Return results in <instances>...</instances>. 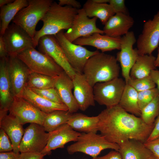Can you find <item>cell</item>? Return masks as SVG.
Listing matches in <instances>:
<instances>
[{
    "label": "cell",
    "instance_id": "6da1fadb",
    "mask_svg": "<svg viewBox=\"0 0 159 159\" xmlns=\"http://www.w3.org/2000/svg\"><path fill=\"white\" fill-rule=\"evenodd\" d=\"M98 130L109 142L119 146L130 140L145 143L154 126L140 117L128 112L118 105L106 108L98 115Z\"/></svg>",
    "mask_w": 159,
    "mask_h": 159
},
{
    "label": "cell",
    "instance_id": "d6a6232c",
    "mask_svg": "<svg viewBox=\"0 0 159 159\" xmlns=\"http://www.w3.org/2000/svg\"><path fill=\"white\" fill-rule=\"evenodd\" d=\"M141 112L140 117L145 123L150 125L154 124L159 115V95L143 108Z\"/></svg>",
    "mask_w": 159,
    "mask_h": 159
},
{
    "label": "cell",
    "instance_id": "484cf974",
    "mask_svg": "<svg viewBox=\"0 0 159 159\" xmlns=\"http://www.w3.org/2000/svg\"><path fill=\"white\" fill-rule=\"evenodd\" d=\"M99 116L89 117L81 113H73L67 123L74 130L84 133L98 131Z\"/></svg>",
    "mask_w": 159,
    "mask_h": 159
},
{
    "label": "cell",
    "instance_id": "4316f807",
    "mask_svg": "<svg viewBox=\"0 0 159 159\" xmlns=\"http://www.w3.org/2000/svg\"><path fill=\"white\" fill-rule=\"evenodd\" d=\"M156 58L152 54L139 55L130 70V78L139 79L150 76L151 71L156 69Z\"/></svg>",
    "mask_w": 159,
    "mask_h": 159
},
{
    "label": "cell",
    "instance_id": "8d00e7d4",
    "mask_svg": "<svg viewBox=\"0 0 159 159\" xmlns=\"http://www.w3.org/2000/svg\"><path fill=\"white\" fill-rule=\"evenodd\" d=\"M9 138L5 131L2 129L0 128V152H1L13 150L12 145Z\"/></svg>",
    "mask_w": 159,
    "mask_h": 159
},
{
    "label": "cell",
    "instance_id": "7dc6e473",
    "mask_svg": "<svg viewBox=\"0 0 159 159\" xmlns=\"http://www.w3.org/2000/svg\"><path fill=\"white\" fill-rule=\"evenodd\" d=\"M14 1V0H0V7H1L4 6L11 3Z\"/></svg>",
    "mask_w": 159,
    "mask_h": 159
},
{
    "label": "cell",
    "instance_id": "2e32d148",
    "mask_svg": "<svg viewBox=\"0 0 159 159\" xmlns=\"http://www.w3.org/2000/svg\"><path fill=\"white\" fill-rule=\"evenodd\" d=\"M8 71L14 97H22L32 72L17 56H8Z\"/></svg>",
    "mask_w": 159,
    "mask_h": 159
},
{
    "label": "cell",
    "instance_id": "7bdbcfd3",
    "mask_svg": "<svg viewBox=\"0 0 159 159\" xmlns=\"http://www.w3.org/2000/svg\"><path fill=\"white\" fill-rule=\"evenodd\" d=\"M92 159H122V158L119 152L115 150L110 151L104 156H97Z\"/></svg>",
    "mask_w": 159,
    "mask_h": 159
},
{
    "label": "cell",
    "instance_id": "60d3db41",
    "mask_svg": "<svg viewBox=\"0 0 159 159\" xmlns=\"http://www.w3.org/2000/svg\"><path fill=\"white\" fill-rule=\"evenodd\" d=\"M159 138V115L154 122L153 129L146 141H151Z\"/></svg>",
    "mask_w": 159,
    "mask_h": 159
},
{
    "label": "cell",
    "instance_id": "4fadbf2b",
    "mask_svg": "<svg viewBox=\"0 0 159 159\" xmlns=\"http://www.w3.org/2000/svg\"><path fill=\"white\" fill-rule=\"evenodd\" d=\"M43 126L31 123L24 130L19 146L20 153H41L47 143L49 133H47Z\"/></svg>",
    "mask_w": 159,
    "mask_h": 159
},
{
    "label": "cell",
    "instance_id": "9a60e30c",
    "mask_svg": "<svg viewBox=\"0 0 159 159\" xmlns=\"http://www.w3.org/2000/svg\"><path fill=\"white\" fill-rule=\"evenodd\" d=\"M97 18L89 17L83 8L78 9L70 28L64 35L69 42H73L76 39L95 33L103 34L102 30L96 24Z\"/></svg>",
    "mask_w": 159,
    "mask_h": 159
},
{
    "label": "cell",
    "instance_id": "f546056e",
    "mask_svg": "<svg viewBox=\"0 0 159 159\" xmlns=\"http://www.w3.org/2000/svg\"><path fill=\"white\" fill-rule=\"evenodd\" d=\"M118 105L126 112L140 117L141 110L138 104V92L126 84Z\"/></svg>",
    "mask_w": 159,
    "mask_h": 159
},
{
    "label": "cell",
    "instance_id": "8fae6325",
    "mask_svg": "<svg viewBox=\"0 0 159 159\" xmlns=\"http://www.w3.org/2000/svg\"><path fill=\"white\" fill-rule=\"evenodd\" d=\"M9 111L22 125L30 123L42 126L47 115L22 97H14Z\"/></svg>",
    "mask_w": 159,
    "mask_h": 159
},
{
    "label": "cell",
    "instance_id": "d590c367",
    "mask_svg": "<svg viewBox=\"0 0 159 159\" xmlns=\"http://www.w3.org/2000/svg\"><path fill=\"white\" fill-rule=\"evenodd\" d=\"M40 96L53 102L64 104L54 88L44 90L31 89Z\"/></svg>",
    "mask_w": 159,
    "mask_h": 159
},
{
    "label": "cell",
    "instance_id": "f6af8a7d",
    "mask_svg": "<svg viewBox=\"0 0 159 159\" xmlns=\"http://www.w3.org/2000/svg\"><path fill=\"white\" fill-rule=\"evenodd\" d=\"M151 80L157 85V88L159 92V70H152L150 75Z\"/></svg>",
    "mask_w": 159,
    "mask_h": 159
},
{
    "label": "cell",
    "instance_id": "52a82bcc",
    "mask_svg": "<svg viewBox=\"0 0 159 159\" xmlns=\"http://www.w3.org/2000/svg\"><path fill=\"white\" fill-rule=\"evenodd\" d=\"M54 36L69 64L76 72L83 73L85 66L89 59L99 52L97 50H89L82 46L70 42L65 37L64 30Z\"/></svg>",
    "mask_w": 159,
    "mask_h": 159
},
{
    "label": "cell",
    "instance_id": "7402d4cb",
    "mask_svg": "<svg viewBox=\"0 0 159 159\" xmlns=\"http://www.w3.org/2000/svg\"><path fill=\"white\" fill-rule=\"evenodd\" d=\"M134 23L133 19L129 15L116 13L107 21L102 30L104 34L108 36L121 37L129 32Z\"/></svg>",
    "mask_w": 159,
    "mask_h": 159
},
{
    "label": "cell",
    "instance_id": "836d02e7",
    "mask_svg": "<svg viewBox=\"0 0 159 159\" xmlns=\"http://www.w3.org/2000/svg\"><path fill=\"white\" fill-rule=\"evenodd\" d=\"M126 84L131 86L138 92L155 88L156 85L150 76L139 79L130 78Z\"/></svg>",
    "mask_w": 159,
    "mask_h": 159
},
{
    "label": "cell",
    "instance_id": "5bb4252c",
    "mask_svg": "<svg viewBox=\"0 0 159 159\" xmlns=\"http://www.w3.org/2000/svg\"><path fill=\"white\" fill-rule=\"evenodd\" d=\"M37 46L41 52L50 56L73 79L76 72L69 64L54 35H46L42 37L39 40Z\"/></svg>",
    "mask_w": 159,
    "mask_h": 159
},
{
    "label": "cell",
    "instance_id": "816d5d0a",
    "mask_svg": "<svg viewBox=\"0 0 159 159\" xmlns=\"http://www.w3.org/2000/svg\"></svg>",
    "mask_w": 159,
    "mask_h": 159
},
{
    "label": "cell",
    "instance_id": "4dcf8cb0",
    "mask_svg": "<svg viewBox=\"0 0 159 159\" xmlns=\"http://www.w3.org/2000/svg\"><path fill=\"white\" fill-rule=\"evenodd\" d=\"M72 114L68 111L57 110L47 114L42 126L46 131L52 132L67 123Z\"/></svg>",
    "mask_w": 159,
    "mask_h": 159
},
{
    "label": "cell",
    "instance_id": "5b68a950",
    "mask_svg": "<svg viewBox=\"0 0 159 159\" xmlns=\"http://www.w3.org/2000/svg\"><path fill=\"white\" fill-rule=\"evenodd\" d=\"M107 149L118 151L120 146L109 142L101 135L94 132H82L77 141L67 147V150L70 154L81 152L93 158L97 157L102 150Z\"/></svg>",
    "mask_w": 159,
    "mask_h": 159
},
{
    "label": "cell",
    "instance_id": "ba28073f",
    "mask_svg": "<svg viewBox=\"0 0 159 159\" xmlns=\"http://www.w3.org/2000/svg\"><path fill=\"white\" fill-rule=\"evenodd\" d=\"M126 84L125 80L119 77L96 83L93 87L95 101L107 108L118 105Z\"/></svg>",
    "mask_w": 159,
    "mask_h": 159
},
{
    "label": "cell",
    "instance_id": "7a4b0ae2",
    "mask_svg": "<svg viewBox=\"0 0 159 159\" xmlns=\"http://www.w3.org/2000/svg\"><path fill=\"white\" fill-rule=\"evenodd\" d=\"M78 9L71 6H60L54 1L41 20L42 28L36 31L33 38L34 47L38 45L40 38L46 35H54L71 27Z\"/></svg>",
    "mask_w": 159,
    "mask_h": 159
},
{
    "label": "cell",
    "instance_id": "83f0119b",
    "mask_svg": "<svg viewBox=\"0 0 159 159\" xmlns=\"http://www.w3.org/2000/svg\"><path fill=\"white\" fill-rule=\"evenodd\" d=\"M28 4V0H15L0 7V35L4 34L11 21L21 9Z\"/></svg>",
    "mask_w": 159,
    "mask_h": 159
},
{
    "label": "cell",
    "instance_id": "1f68e13d",
    "mask_svg": "<svg viewBox=\"0 0 159 159\" xmlns=\"http://www.w3.org/2000/svg\"><path fill=\"white\" fill-rule=\"evenodd\" d=\"M26 87L37 90L54 88V77L32 72L28 77Z\"/></svg>",
    "mask_w": 159,
    "mask_h": 159
},
{
    "label": "cell",
    "instance_id": "e0dca14e",
    "mask_svg": "<svg viewBox=\"0 0 159 159\" xmlns=\"http://www.w3.org/2000/svg\"><path fill=\"white\" fill-rule=\"evenodd\" d=\"M48 133L47 143L41 153L45 156L50 155L52 150L64 148V145L69 142L77 141L81 134L80 132L74 130L67 123L64 124Z\"/></svg>",
    "mask_w": 159,
    "mask_h": 159
},
{
    "label": "cell",
    "instance_id": "74e56055",
    "mask_svg": "<svg viewBox=\"0 0 159 159\" xmlns=\"http://www.w3.org/2000/svg\"><path fill=\"white\" fill-rule=\"evenodd\" d=\"M109 4L113 9L115 14L122 13L129 15L124 0H109Z\"/></svg>",
    "mask_w": 159,
    "mask_h": 159
},
{
    "label": "cell",
    "instance_id": "603a6c76",
    "mask_svg": "<svg viewBox=\"0 0 159 159\" xmlns=\"http://www.w3.org/2000/svg\"><path fill=\"white\" fill-rule=\"evenodd\" d=\"M0 126L9 137L12 145L13 151L20 153L19 146L24 131L22 125L9 114L0 119Z\"/></svg>",
    "mask_w": 159,
    "mask_h": 159
},
{
    "label": "cell",
    "instance_id": "bcb514c9",
    "mask_svg": "<svg viewBox=\"0 0 159 159\" xmlns=\"http://www.w3.org/2000/svg\"><path fill=\"white\" fill-rule=\"evenodd\" d=\"M8 57L5 44L1 35H0V57L2 58Z\"/></svg>",
    "mask_w": 159,
    "mask_h": 159
},
{
    "label": "cell",
    "instance_id": "f907efd6",
    "mask_svg": "<svg viewBox=\"0 0 159 159\" xmlns=\"http://www.w3.org/2000/svg\"><path fill=\"white\" fill-rule=\"evenodd\" d=\"M148 159H159V158L153 153Z\"/></svg>",
    "mask_w": 159,
    "mask_h": 159
},
{
    "label": "cell",
    "instance_id": "ffe728a7",
    "mask_svg": "<svg viewBox=\"0 0 159 159\" xmlns=\"http://www.w3.org/2000/svg\"><path fill=\"white\" fill-rule=\"evenodd\" d=\"M54 87L70 112L73 113L79 110L72 92L74 88L72 80L64 71L54 77Z\"/></svg>",
    "mask_w": 159,
    "mask_h": 159
},
{
    "label": "cell",
    "instance_id": "f1b7e54d",
    "mask_svg": "<svg viewBox=\"0 0 159 159\" xmlns=\"http://www.w3.org/2000/svg\"><path fill=\"white\" fill-rule=\"evenodd\" d=\"M87 16L99 18L102 24L104 25L115 13L109 4H99L92 0H87L82 8Z\"/></svg>",
    "mask_w": 159,
    "mask_h": 159
},
{
    "label": "cell",
    "instance_id": "f35d334b",
    "mask_svg": "<svg viewBox=\"0 0 159 159\" xmlns=\"http://www.w3.org/2000/svg\"><path fill=\"white\" fill-rule=\"evenodd\" d=\"M144 144L147 148L159 158V138L151 141H146Z\"/></svg>",
    "mask_w": 159,
    "mask_h": 159
},
{
    "label": "cell",
    "instance_id": "ac0fdd59",
    "mask_svg": "<svg viewBox=\"0 0 159 159\" xmlns=\"http://www.w3.org/2000/svg\"><path fill=\"white\" fill-rule=\"evenodd\" d=\"M72 80L73 95L79 109L85 111L90 106L95 105L93 88L83 73L76 72Z\"/></svg>",
    "mask_w": 159,
    "mask_h": 159
},
{
    "label": "cell",
    "instance_id": "681fc988",
    "mask_svg": "<svg viewBox=\"0 0 159 159\" xmlns=\"http://www.w3.org/2000/svg\"><path fill=\"white\" fill-rule=\"evenodd\" d=\"M109 0H92L94 2L99 4L108 3Z\"/></svg>",
    "mask_w": 159,
    "mask_h": 159
},
{
    "label": "cell",
    "instance_id": "3957f363",
    "mask_svg": "<svg viewBox=\"0 0 159 159\" xmlns=\"http://www.w3.org/2000/svg\"><path fill=\"white\" fill-rule=\"evenodd\" d=\"M120 67L114 56L99 52L90 57L83 74L93 87L96 83L118 77Z\"/></svg>",
    "mask_w": 159,
    "mask_h": 159
},
{
    "label": "cell",
    "instance_id": "30bf717a",
    "mask_svg": "<svg viewBox=\"0 0 159 159\" xmlns=\"http://www.w3.org/2000/svg\"><path fill=\"white\" fill-rule=\"evenodd\" d=\"M139 55H150L159 44V11L144 24L136 41Z\"/></svg>",
    "mask_w": 159,
    "mask_h": 159
},
{
    "label": "cell",
    "instance_id": "ab89813d",
    "mask_svg": "<svg viewBox=\"0 0 159 159\" xmlns=\"http://www.w3.org/2000/svg\"><path fill=\"white\" fill-rule=\"evenodd\" d=\"M44 156L41 153H20L19 159H43Z\"/></svg>",
    "mask_w": 159,
    "mask_h": 159
},
{
    "label": "cell",
    "instance_id": "c3c4849f",
    "mask_svg": "<svg viewBox=\"0 0 159 159\" xmlns=\"http://www.w3.org/2000/svg\"><path fill=\"white\" fill-rule=\"evenodd\" d=\"M155 65L156 67H159V47L158 50V54L155 61Z\"/></svg>",
    "mask_w": 159,
    "mask_h": 159
},
{
    "label": "cell",
    "instance_id": "e575fe53",
    "mask_svg": "<svg viewBox=\"0 0 159 159\" xmlns=\"http://www.w3.org/2000/svg\"><path fill=\"white\" fill-rule=\"evenodd\" d=\"M159 95V92L156 87L138 92V104L140 110Z\"/></svg>",
    "mask_w": 159,
    "mask_h": 159
},
{
    "label": "cell",
    "instance_id": "9c48e42d",
    "mask_svg": "<svg viewBox=\"0 0 159 159\" xmlns=\"http://www.w3.org/2000/svg\"><path fill=\"white\" fill-rule=\"evenodd\" d=\"M2 35L9 57L17 56L27 49L34 48L33 39L23 29L13 22Z\"/></svg>",
    "mask_w": 159,
    "mask_h": 159
},
{
    "label": "cell",
    "instance_id": "d4e9b609",
    "mask_svg": "<svg viewBox=\"0 0 159 159\" xmlns=\"http://www.w3.org/2000/svg\"><path fill=\"white\" fill-rule=\"evenodd\" d=\"M119 146L122 159H148L153 154L143 143L135 140H129Z\"/></svg>",
    "mask_w": 159,
    "mask_h": 159
},
{
    "label": "cell",
    "instance_id": "44dd1931",
    "mask_svg": "<svg viewBox=\"0 0 159 159\" xmlns=\"http://www.w3.org/2000/svg\"><path fill=\"white\" fill-rule=\"evenodd\" d=\"M121 37H113L99 33L79 38L73 43L82 46L88 45L96 48L102 52L111 51L121 48Z\"/></svg>",
    "mask_w": 159,
    "mask_h": 159
},
{
    "label": "cell",
    "instance_id": "d6986e66",
    "mask_svg": "<svg viewBox=\"0 0 159 159\" xmlns=\"http://www.w3.org/2000/svg\"><path fill=\"white\" fill-rule=\"evenodd\" d=\"M8 57L0 60V115L7 114L14 99L9 77L8 62Z\"/></svg>",
    "mask_w": 159,
    "mask_h": 159
},
{
    "label": "cell",
    "instance_id": "b9f144b4",
    "mask_svg": "<svg viewBox=\"0 0 159 159\" xmlns=\"http://www.w3.org/2000/svg\"><path fill=\"white\" fill-rule=\"evenodd\" d=\"M58 3L60 6H67L77 9H80L81 6L80 3L75 0H59Z\"/></svg>",
    "mask_w": 159,
    "mask_h": 159
},
{
    "label": "cell",
    "instance_id": "277c9868",
    "mask_svg": "<svg viewBox=\"0 0 159 159\" xmlns=\"http://www.w3.org/2000/svg\"><path fill=\"white\" fill-rule=\"evenodd\" d=\"M52 0H28V5L21 9L12 21L33 39L36 28L53 2Z\"/></svg>",
    "mask_w": 159,
    "mask_h": 159
},
{
    "label": "cell",
    "instance_id": "7c38bea8",
    "mask_svg": "<svg viewBox=\"0 0 159 159\" xmlns=\"http://www.w3.org/2000/svg\"><path fill=\"white\" fill-rule=\"evenodd\" d=\"M136 41L134 32L129 31L121 37L120 49L117 54L116 58L120 63L126 83L130 78V70L139 55L137 49L133 48Z\"/></svg>",
    "mask_w": 159,
    "mask_h": 159
},
{
    "label": "cell",
    "instance_id": "8992f818",
    "mask_svg": "<svg viewBox=\"0 0 159 159\" xmlns=\"http://www.w3.org/2000/svg\"><path fill=\"white\" fill-rule=\"evenodd\" d=\"M17 57L32 72L54 77L64 71L50 56L34 47L23 51Z\"/></svg>",
    "mask_w": 159,
    "mask_h": 159
},
{
    "label": "cell",
    "instance_id": "cb8c5ba5",
    "mask_svg": "<svg viewBox=\"0 0 159 159\" xmlns=\"http://www.w3.org/2000/svg\"><path fill=\"white\" fill-rule=\"evenodd\" d=\"M22 97L47 114L57 110L68 111V108L65 104L56 103L49 100L27 87L25 88Z\"/></svg>",
    "mask_w": 159,
    "mask_h": 159
},
{
    "label": "cell",
    "instance_id": "ee69618b",
    "mask_svg": "<svg viewBox=\"0 0 159 159\" xmlns=\"http://www.w3.org/2000/svg\"><path fill=\"white\" fill-rule=\"evenodd\" d=\"M20 153H16L13 151L8 152H1L0 159H19Z\"/></svg>",
    "mask_w": 159,
    "mask_h": 159
}]
</instances>
